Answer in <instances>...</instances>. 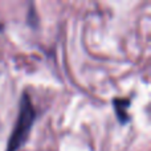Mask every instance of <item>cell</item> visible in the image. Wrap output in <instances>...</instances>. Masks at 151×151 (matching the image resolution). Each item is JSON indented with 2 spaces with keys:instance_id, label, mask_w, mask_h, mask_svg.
Returning <instances> with one entry per match:
<instances>
[{
  "instance_id": "3957f363",
  "label": "cell",
  "mask_w": 151,
  "mask_h": 151,
  "mask_svg": "<svg viewBox=\"0 0 151 151\" xmlns=\"http://www.w3.org/2000/svg\"><path fill=\"white\" fill-rule=\"evenodd\" d=\"M1 28H3V25H1V24H0V31H1Z\"/></svg>"
},
{
  "instance_id": "6da1fadb",
  "label": "cell",
  "mask_w": 151,
  "mask_h": 151,
  "mask_svg": "<svg viewBox=\"0 0 151 151\" xmlns=\"http://www.w3.org/2000/svg\"><path fill=\"white\" fill-rule=\"evenodd\" d=\"M35 121V109L32 106V102L27 94H23L20 101V111L16 119L15 129L12 131V135L9 138L7 146V151H19L29 135L31 127Z\"/></svg>"
},
{
  "instance_id": "7a4b0ae2",
  "label": "cell",
  "mask_w": 151,
  "mask_h": 151,
  "mask_svg": "<svg viewBox=\"0 0 151 151\" xmlns=\"http://www.w3.org/2000/svg\"><path fill=\"white\" fill-rule=\"evenodd\" d=\"M115 105V111L118 114V119H121V122H126L127 121V113L126 109L129 106V101L127 99H115L114 101Z\"/></svg>"
}]
</instances>
